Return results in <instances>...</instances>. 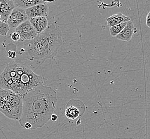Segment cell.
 <instances>
[{
  "label": "cell",
  "mask_w": 150,
  "mask_h": 139,
  "mask_svg": "<svg viewBox=\"0 0 150 139\" xmlns=\"http://www.w3.org/2000/svg\"><path fill=\"white\" fill-rule=\"evenodd\" d=\"M28 19L25 10L15 7L12 10L8 19V24L10 28L16 29L17 27Z\"/></svg>",
  "instance_id": "5b68a950"
},
{
  "label": "cell",
  "mask_w": 150,
  "mask_h": 139,
  "mask_svg": "<svg viewBox=\"0 0 150 139\" xmlns=\"http://www.w3.org/2000/svg\"><path fill=\"white\" fill-rule=\"evenodd\" d=\"M8 56L10 58H11V59H13L16 57L17 56V54L15 52H13V51H11V50H9V52H8Z\"/></svg>",
  "instance_id": "e0dca14e"
},
{
  "label": "cell",
  "mask_w": 150,
  "mask_h": 139,
  "mask_svg": "<svg viewBox=\"0 0 150 139\" xmlns=\"http://www.w3.org/2000/svg\"><path fill=\"white\" fill-rule=\"evenodd\" d=\"M127 24V22H125L110 27V35L113 37H116L118 34H119L121 32L122 30H123V28L126 26Z\"/></svg>",
  "instance_id": "5bb4252c"
},
{
  "label": "cell",
  "mask_w": 150,
  "mask_h": 139,
  "mask_svg": "<svg viewBox=\"0 0 150 139\" xmlns=\"http://www.w3.org/2000/svg\"><path fill=\"white\" fill-rule=\"evenodd\" d=\"M10 27L8 23L0 21V35L6 38L7 34L9 32Z\"/></svg>",
  "instance_id": "9a60e30c"
},
{
  "label": "cell",
  "mask_w": 150,
  "mask_h": 139,
  "mask_svg": "<svg viewBox=\"0 0 150 139\" xmlns=\"http://www.w3.org/2000/svg\"><path fill=\"white\" fill-rule=\"evenodd\" d=\"M136 32V28L134 26L132 21H130L127 22L126 26L121 32L116 36V38L121 41L129 42L132 39L133 34Z\"/></svg>",
  "instance_id": "30bf717a"
},
{
  "label": "cell",
  "mask_w": 150,
  "mask_h": 139,
  "mask_svg": "<svg viewBox=\"0 0 150 139\" xmlns=\"http://www.w3.org/2000/svg\"><path fill=\"white\" fill-rule=\"evenodd\" d=\"M146 24L147 26L150 28V11L148 13L146 18Z\"/></svg>",
  "instance_id": "ac0fdd59"
},
{
  "label": "cell",
  "mask_w": 150,
  "mask_h": 139,
  "mask_svg": "<svg viewBox=\"0 0 150 139\" xmlns=\"http://www.w3.org/2000/svg\"><path fill=\"white\" fill-rule=\"evenodd\" d=\"M9 1H12V2H13L15 0H9Z\"/></svg>",
  "instance_id": "44dd1931"
},
{
  "label": "cell",
  "mask_w": 150,
  "mask_h": 139,
  "mask_svg": "<svg viewBox=\"0 0 150 139\" xmlns=\"http://www.w3.org/2000/svg\"><path fill=\"white\" fill-rule=\"evenodd\" d=\"M28 19L47 17L49 14V8L45 3H41L25 10Z\"/></svg>",
  "instance_id": "ba28073f"
},
{
  "label": "cell",
  "mask_w": 150,
  "mask_h": 139,
  "mask_svg": "<svg viewBox=\"0 0 150 139\" xmlns=\"http://www.w3.org/2000/svg\"><path fill=\"white\" fill-rule=\"evenodd\" d=\"M57 119H58V116L57 115L54 113L53 115L51 116V120L52 121H57Z\"/></svg>",
  "instance_id": "d6986e66"
},
{
  "label": "cell",
  "mask_w": 150,
  "mask_h": 139,
  "mask_svg": "<svg viewBox=\"0 0 150 139\" xmlns=\"http://www.w3.org/2000/svg\"><path fill=\"white\" fill-rule=\"evenodd\" d=\"M15 8L13 2L9 0H0V21L7 23L9 16Z\"/></svg>",
  "instance_id": "9c48e42d"
},
{
  "label": "cell",
  "mask_w": 150,
  "mask_h": 139,
  "mask_svg": "<svg viewBox=\"0 0 150 139\" xmlns=\"http://www.w3.org/2000/svg\"><path fill=\"white\" fill-rule=\"evenodd\" d=\"M130 21V18L128 16L123 15L121 13H119L116 15L111 16L106 19L107 26L109 27H112L114 25L119 24Z\"/></svg>",
  "instance_id": "7c38bea8"
},
{
  "label": "cell",
  "mask_w": 150,
  "mask_h": 139,
  "mask_svg": "<svg viewBox=\"0 0 150 139\" xmlns=\"http://www.w3.org/2000/svg\"><path fill=\"white\" fill-rule=\"evenodd\" d=\"M11 38V39L15 42L21 40V36L19 35V34L16 32L12 33Z\"/></svg>",
  "instance_id": "2e32d148"
},
{
  "label": "cell",
  "mask_w": 150,
  "mask_h": 139,
  "mask_svg": "<svg viewBox=\"0 0 150 139\" xmlns=\"http://www.w3.org/2000/svg\"><path fill=\"white\" fill-rule=\"evenodd\" d=\"M23 111L19 123L26 130L42 128L51 120L57 103V92L39 84L23 96Z\"/></svg>",
  "instance_id": "6da1fadb"
},
{
  "label": "cell",
  "mask_w": 150,
  "mask_h": 139,
  "mask_svg": "<svg viewBox=\"0 0 150 139\" xmlns=\"http://www.w3.org/2000/svg\"><path fill=\"white\" fill-rule=\"evenodd\" d=\"M43 83L42 77L21 61L10 62L0 74V88L11 90L21 96Z\"/></svg>",
  "instance_id": "3957f363"
},
{
  "label": "cell",
  "mask_w": 150,
  "mask_h": 139,
  "mask_svg": "<svg viewBox=\"0 0 150 139\" xmlns=\"http://www.w3.org/2000/svg\"><path fill=\"white\" fill-rule=\"evenodd\" d=\"M42 1H43L44 2H49V3H51V2H54L55 0H42Z\"/></svg>",
  "instance_id": "ffe728a7"
},
{
  "label": "cell",
  "mask_w": 150,
  "mask_h": 139,
  "mask_svg": "<svg viewBox=\"0 0 150 139\" xmlns=\"http://www.w3.org/2000/svg\"><path fill=\"white\" fill-rule=\"evenodd\" d=\"M28 20L38 34L45 31L49 25L48 19L45 17L30 18Z\"/></svg>",
  "instance_id": "8fae6325"
},
{
  "label": "cell",
  "mask_w": 150,
  "mask_h": 139,
  "mask_svg": "<svg viewBox=\"0 0 150 139\" xmlns=\"http://www.w3.org/2000/svg\"><path fill=\"white\" fill-rule=\"evenodd\" d=\"M84 110V104L80 100H72L66 106L65 116L69 119L74 120L83 115Z\"/></svg>",
  "instance_id": "8992f818"
},
{
  "label": "cell",
  "mask_w": 150,
  "mask_h": 139,
  "mask_svg": "<svg viewBox=\"0 0 150 139\" xmlns=\"http://www.w3.org/2000/svg\"><path fill=\"white\" fill-rule=\"evenodd\" d=\"M15 7L26 10L39 4L45 3L42 0H15L13 1Z\"/></svg>",
  "instance_id": "4fadbf2b"
},
{
  "label": "cell",
  "mask_w": 150,
  "mask_h": 139,
  "mask_svg": "<svg viewBox=\"0 0 150 139\" xmlns=\"http://www.w3.org/2000/svg\"><path fill=\"white\" fill-rule=\"evenodd\" d=\"M15 32L19 34L21 41L32 40L38 35L28 19L19 25L16 29Z\"/></svg>",
  "instance_id": "52a82bcc"
},
{
  "label": "cell",
  "mask_w": 150,
  "mask_h": 139,
  "mask_svg": "<svg viewBox=\"0 0 150 139\" xmlns=\"http://www.w3.org/2000/svg\"><path fill=\"white\" fill-rule=\"evenodd\" d=\"M63 43L60 27L56 23H50L47 28L35 38L26 41L24 48L27 59L42 64L47 60L53 59Z\"/></svg>",
  "instance_id": "7a4b0ae2"
},
{
  "label": "cell",
  "mask_w": 150,
  "mask_h": 139,
  "mask_svg": "<svg viewBox=\"0 0 150 139\" xmlns=\"http://www.w3.org/2000/svg\"><path fill=\"white\" fill-rule=\"evenodd\" d=\"M23 111V96L11 90L0 88V112L6 118L19 121Z\"/></svg>",
  "instance_id": "277c9868"
},
{
  "label": "cell",
  "mask_w": 150,
  "mask_h": 139,
  "mask_svg": "<svg viewBox=\"0 0 150 139\" xmlns=\"http://www.w3.org/2000/svg\"></svg>",
  "instance_id": "7402d4cb"
}]
</instances>
